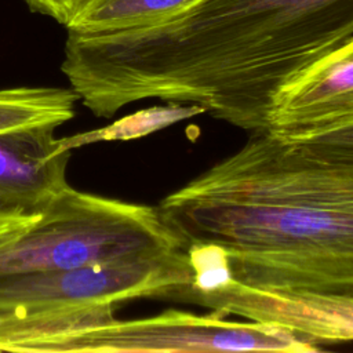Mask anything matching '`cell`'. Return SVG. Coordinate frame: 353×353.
<instances>
[{"label": "cell", "mask_w": 353, "mask_h": 353, "mask_svg": "<svg viewBox=\"0 0 353 353\" xmlns=\"http://www.w3.org/2000/svg\"><path fill=\"white\" fill-rule=\"evenodd\" d=\"M353 37V0H199L143 28L69 32L61 69L97 117L157 98L268 131L274 94Z\"/></svg>", "instance_id": "6da1fadb"}, {"label": "cell", "mask_w": 353, "mask_h": 353, "mask_svg": "<svg viewBox=\"0 0 353 353\" xmlns=\"http://www.w3.org/2000/svg\"><path fill=\"white\" fill-rule=\"evenodd\" d=\"M157 210L203 272L353 298V159L251 132Z\"/></svg>", "instance_id": "7a4b0ae2"}, {"label": "cell", "mask_w": 353, "mask_h": 353, "mask_svg": "<svg viewBox=\"0 0 353 353\" xmlns=\"http://www.w3.org/2000/svg\"><path fill=\"white\" fill-rule=\"evenodd\" d=\"M105 306L0 328V352L15 353H307L317 343L273 323L233 321L216 312L167 310L119 320Z\"/></svg>", "instance_id": "3957f363"}, {"label": "cell", "mask_w": 353, "mask_h": 353, "mask_svg": "<svg viewBox=\"0 0 353 353\" xmlns=\"http://www.w3.org/2000/svg\"><path fill=\"white\" fill-rule=\"evenodd\" d=\"M185 251L157 207L69 186L0 247V277L167 256Z\"/></svg>", "instance_id": "277c9868"}, {"label": "cell", "mask_w": 353, "mask_h": 353, "mask_svg": "<svg viewBox=\"0 0 353 353\" xmlns=\"http://www.w3.org/2000/svg\"><path fill=\"white\" fill-rule=\"evenodd\" d=\"M192 283L186 250L159 258L0 277V327L137 298L171 299Z\"/></svg>", "instance_id": "5b68a950"}, {"label": "cell", "mask_w": 353, "mask_h": 353, "mask_svg": "<svg viewBox=\"0 0 353 353\" xmlns=\"http://www.w3.org/2000/svg\"><path fill=\"white\" fill-rule=\"evenodd\" d=\"M172 301L208 307L226 317L279 324L314 343L353 341V298L258 290L226 279L207 290L186 287Z\"/></svg>", "instance_id": "8992f818"}, {"label": "cell", "mask_w": 353, "mask_h": 353, "mask_svg": "<svg viewBox=\"0 0 353 353\" xmlns=\"http://www.w3.org/2000/svg\"><path fill=\"white\" fill-rule=\"evenodd\" d=\"M58 123L0 131V208L40 214L66 190L70 160Z\"/></svg>", "instance_id": "52a82bcc"}, {"label": "cell", "mask_w": 353, "mask_h": 353, "mask_svg": "<svg viewBox=\"0 0 353 353\" xmlns=\"http://www.w3.org/2000/svg\"><path fill=\"white\" fill-rule=\"evenodd\" d=\"M353 116V37L274 94L268 132L290 137Z\"/></svg>", "instance_id": "ba28073f"}, {"label": "cell", "mask_w": 353, "mask_h": 353, "mask_svg": "<svg viewBox=\"0 0 353 353\" xmlns=\"http://www.w3.org/2000/svg\"><path fill=\"white\" fill-rule=\"evenodd\" d=\"M199 0H80L68 32L102 33L164 22Z\"/></svg>", "instance_id": "9c48e42d"}, {"label": "cell", "mask_w": 353, "mask_h": 353, "mask_svg": "<svg viewBox=\"0 0 353 353\" xmlns=\"http://www.w3.org/2000/svg\"><path fill=\"white\" fill-rule=\"evenodd\" d=\"M79 97L62 87L0 90V131L43 123L65 124L74 117Z\"/></svg>", "instance_id": "30bf717a"}, {"label": "cell", "mask_w": 353, "mask_h": 353, "mask_svg": "<svg viewBox=\"0 0 353 353\" xmlns=\"http://www.w3.org/2000/svg\"><path fill=\"white\" fill-rule=\"evenodd\" d=\"M279 138L314 153L353 159V116L317 130Z\"/></svg>", "instance_id": "8fae6325"}, {"label": "cell", "mask_w": 353, "mask_h": 353, "mask_svg": "<svg viewBox=\"0 0 353 353\" xmlns=\"http://www.w3.org/2000/svg\"><path fill=\"white\" fill-rule=\"evenodd\" d=\"M40 214H26L21 211H11L6 208H0V247L6 245L11 240H14L18 234L26 230L30 225H33Z\"/></svg>", "instance_id": "7c38bea8"}, {"label": "cell", "mask_w": 353, "mask_h": 353, "mask_svg": "<svg viewBox=\"0 0 353 353\" xmlns=\"http://www.w3.org/2000/svg\"><path fill=\"white\" fill-rule=\"evenodd\" d=\"M79 1L80 0H25L32 11L50 17L63 26L69 22Z\"/></svg>", "instance_id": "4fadbf2b"}]
</instances>
